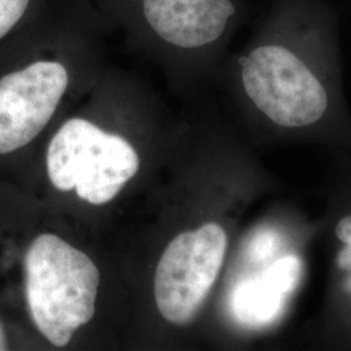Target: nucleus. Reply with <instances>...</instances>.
Wrapping results in <instances>:
<instances>
[{"mask_svg":"<svg viewBox=\"0 0 351 351\" xmlns=\"http://www.w3.org/2000/svg\"><path fill=\"white\" fill-rule=\"evenodd\" d=\"M268 272L241 282L232 295V310L245 326H263L276 317L288 295Z\"/></svg>","mask_w":351,"mask_h":351,"instance_id":"obj_7","label":"nucleus"},{"mask_svg":"<svg viewBox=\"0 0 351 351\" xmlns=\"http://www.w3.org/2000/svg\"><path fill=\"white\" fill-rule=\"evenodd\" d=\"M8 350V342H7V336L4 332V328L0 323V351Z\"/></svg>","mask_w":351,"mask_h":351,"instance_id":"obj_9","label":"nucleus"},{"mask_svg":"<svg viewBox=\"0 0 351 351\" xmlns=\"http://www.w3.org/2000/svg\"><path fill=\"white\" fill-rule=\"evenodd\" d=\"M68 81L63 64L49 60L0 78V155L24 147L46 128Z\"/></svg>","mask_w":351,"mask_h":351,"instance_id":"obj_5","label":"nucleus"},{"mask_svg":"<svg viewBox=\"0 0 351 351\" xmlns=\"http://www.w3.org/2000/svg\"><path fill=\"white\" fill-rule=\"evenodd\" d=\"M24 267L32 319L53 346L63 348L95 314L99 271L84 251L51 233L32 242Z\"/></svg>","mask_w":351,"mask_h":351,"instance_id":"obj_2","label":"nucleus"},{"mask_svg":"<svg viewBox=\"0 0 351 351\" xmlns=\"http://www.w3.org/2000/svg\"><path fill=\"white\" fill-rule=\"evenodd\" d=\"M228 237L215 223L178 234L155 274V301L164 319L186 326L201 311L226 259Z\"/></svg>","mask_w":351,"mask_h":351,"instance_id":"obj_4","label":"nucleus"},{"mask_svg":"<svg viewBox=\"0 0 351 351\" xmlns=\"http://www.w3.org/2000/svg\"><path fill=\"white\" fill-rule=\"evenodd\" d=\"M154 33L184 50H199L224 37L237 8L232 0H143Z\"/></svg>","mask_w":351,"mask_h":351,"instance_id":"obj_6","label":"nucleus"},{"mask_svg":"<svg viewBox=\"0 0 351 351\" xmlns=\"http://www.w3.org/2000/svg\"><path fill=\"white\" fill-rule=\"evenodd\" d=\"M30 0H0V39L25 14Z\"/></svg>","mask_w":351,"mask_h":351,"instance_id":"obj_8","label":"nucleus"},{"mask_svg":"<svg viewBox=\"0 0 351 351\" xmlns=\"http://www.w3.org/2000/svg\"><path fill=\"white\" fill-rule=\"evenodd\" d=\"M259 34L239 60L247 98L280 128L316 125L330 93L314 58L337 46L336 13L326 0H274Z\"/></svg>","mask_w":351,"mask_h":351,"instance_id":"obj_1","label":"nucleus"},{"mask_svg":"<svg viewBox=\"0 0 351 351\" xmlns=\"http://www.w3.org/2000/svg\"><path fill=\"white\" fill-rule=\"evenodd\" d=\"M138 154L126 139L84 119H71L51 141L47 172L62 191L75 189L95 206L112 201L138 172Z\"/></svg>","mask_w":351,"mask_h":351,"instance_id":"obj_3","label":"nucleus"}]
</instances>
